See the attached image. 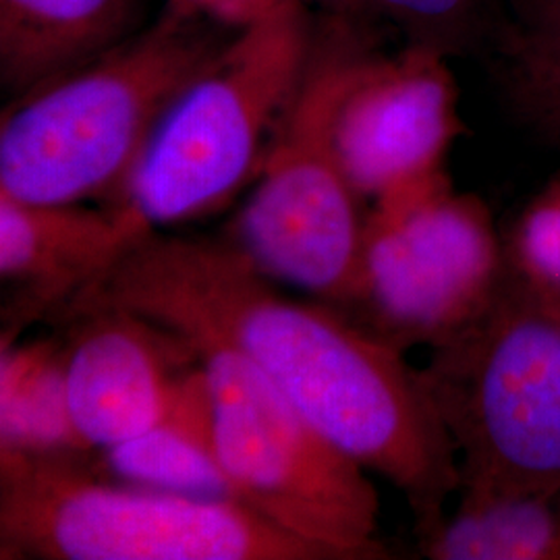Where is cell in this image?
I'll return each instance as SVG.
<instances>
[{
    "instance_id": "17",
    "label": "cell",
    "mask_w": 560,
    "mask_h": 560,
    "mask_svg": "<svg viewBox=\"0 0 560 560\" xmlns=\"http://www.w3.org/2000/svg\"><path fill=\"white\" fill-rule=\"evenodd\" d=\"M504 249L511 275L560 312V180L527 206Z\"/></svg>"
},
{
    "instance_id": "2",
    "label": "cell",
    "mask_w": 560,
    "mask_h": 560,
    "mask_svg": "<svg viewBox=\"0 0 560 560\" xmlns=\"http://www.w3.org/2000/svg\"><path fill=\"white\" fill-rule=\"evenodd\" d=\"M237 30L168 2L161 15L0 117V194L117 203L162 119Z\"/></svg>"
},
{
    "instance_id": "12",
    "label": "cell",
    "mask_w": 560,
    "mask_h": 560,
    "mask_svg": "<svg viewBox=\"0 0 560 560\" xmlns=\"http://www.w3.org/2000/svg\"><path fill=\"white\" fill-rule=\"evenodd\" d=\"M141 27V0H0V88L15 101Z\"/></svg>"
},
{
    "instance_id": "18",
    "label": "cell",
    "mask_w": 560,
    "mask_h": 560,
    "mask_svg": "<svg viewBox=\"0 0 560 560\" xmlns=\"http://www.w3.org/2000/svg\"><path fill=\"white\" fill-rule=\"evenodd\" d=\"M189 7L231 30H241L275 15L280 9L303 0H168Z\"/></svg>"
},
{
    "instance_id": "5",
    "label": "cell",
    "mask_w": 560,
    "mask_h": 560,
    "mask_svg": "<svg viewBox=\"0 0 560 560\" xmlns=\"http://www.w3.org/2000/svg\"><path fill=\"white\" fill-rule=\"evenodd\" d=\"M312 55L303 2L237 30L171 106L117 203L161 231L235 200L258 177Z\"/></svg>"
},
{
    "instance_id": "3",
    "label": "cell",
    "mask_w": 560,
    "mask_h": 560,
    "mask_svg": "<svg viewBox=\"0 0 560 560\" xmlns=\"http://www.w3.org/2000/svg\"><path fill=\"white\" fill-rule=\"evenodd\" d=\"M2 560H328L243 502L113 480L92 453L0 451Z\"/></svg>"
},
{
    "instance_id": "6",
    "label": "cell",
    "mask_w": 560,
    "mask_h": 560,
    "mask_svg": "<svg viewBox=\"0 0 560 560\" xmlns=\"http://www.w3.org/2000/svg\"><path fill=\"white\" fill-rule=\"evenodd\" d=\"M187 342L200 360L219 457L240 502L328 560L393 559L372 474L240 351L217 340Z\"/></svg>"
},
{
    "instance_id": "8",
    "label": "cell",
    "mask_w": 560,
    "mask_h": 560,
    "mask_svg": "<svg viewBox=\"0 0 560 560\" xmlns=\"http://www.w3.org/2000/svg\"><path fill=\"white\" fill-rule=\"evenodd\" d=\"M506 272L488 208L441 173L372 201L342 314L402 353L432 349L480 314Z\"/></svg>"
},
{
    "instance_id": "7",
    "label": "cell",
    "mask_w": 560,
    "mask_h": 560,
    "mask_svg": "<svg viewBox=\"0 0 560 560\" xmlns=\"http://www.w3.org/2000/svg\"><path fill=\"white\" fill-rule=\"evenodd\" d=\"M365 59L345 44H314L226 237L270 279L340 312L358 277L365 217L340 166L335 119Z\"/></svg>"
},
{
    "instance_id": "4",
    "label": "cell",
    "mask_w": 560,
    "mask_h": 560,
    "mask_svg": "<svg viewBox=\"0 0 560 560\" xmlns=\"http://www.w3.org/2000/svg\"><path fill=\"white\" fill-rule=\"evenodd\" d=\"M459 463L455 501L560 488V312L506 272L420 368Z\"/></svg>"
},
{
    "instance_id": "14",
    "label": "cell",
    "mask_w": 560,
    "mask_h": 560,
    "mask_svg": "<svg viewBox=\"0 0 560 560\" xmlns=\"http://www.w3.org/2000/svg\"><path fill=\"white\" fill-rule=\"evenodd\" d=\"M432 560H560V488L497 501H457L418 534Z\"/></svg>"
},
{
    "instance_id": "15",
    "label": "cell",
    "mask_w": 560,
    "mask_h": 560,
    "mask_svg": "<svg viewBox=\"0 0 560 560\" xmlns=\"http://www.w3.org/2000/svg\"><path fill=\"white\" fill-rule=\"evenodd\" d=\"M0 451L90 453L69 420L55 330L46 339L0 347Z\"/></svg>"
},
{
    "instance_id": "9",
    "label": "cell",
    "mask_w": 560,
    "mask_h": 560,
    "mask_svg": "<svg viewBox=\"0 0 560 560\" xmlns=\"http://www.w3.org/2000/svg\"><path fill=\"white\" fill-rule=\"evenodd\" d=\"M81 446L96 453L161 421L200 360L179 332L110 303H75L50 324Z\"/></svg>"
},
{
    "instance_id": "11",
    "label": "cell",
    "mask_w": 560,
    "mask_h": 560,
    "mask_svg": "<svg viewBox=\"0 0 560 560\" xmlns=\"http://www.w3.org/2000/svg\"><path fill=\"white\" fill-rule=\"evenodd\" d=\"M122 203H32L0 194V347L52 324L145 235Z\"/></svg>"
},
{
    "instance_id": "10",
    "label": "cell",
    "mask_w": 560,
    "mask_h": 560,
    "mask_svg": "<svg viewBox=\"0 0 560 560\" xmlns=\"http://www.w3.org/2000/svg\"><path fill=\"white\" fill-rule=\"evenodd\" d=\"M460 131L457 83L432 48L365 59L335 119L340 166L370 201L444 173Z\"/></svg>"
},
{
    "instance_id": "16",
    "label": "cell",
    "mask_w": 560,
    "mask_h": 560,
    "mask_svg": "<svg viewBox=\"0 0 560 560\" xmlns=\"http://www.w3.org/2000/svg\"><path fill=\"white\" fill-rule=\"evenodd\" d=\"M499 78L511 113L560 145V0H509Z\"/></svg>"
},
{
    "instance_id": "13",
    "label": "cell",
    "mask_w": 560,
    "mask_h": 560,
    "mask_svg": "<svg viewBox=\"0 0 560 560\" xmlns=\"http://www.w3.org/2000/svg\"><path fill=\"white\" fill-rule=\"evenodd\" d=\"M92 460L113 480L240 502L219 457L201 365L185 381L161 421L129 441L92 453Z\"/></svg>"
},
{
    "instance_id": "19",
    "label": "cell",
    "mask_w": 560,
    "mask_h": 560,
    "mask_svg": "<svg viewBox=\"0 0 560 560\" xmlns=\"http://www.w3.org/2000/svg\"><path fill=\"white\" fill-rule=\"evenodd\" d=\"M400 18L413 21H446L457 18L467 0H378Z\"/></svg>"
},
{
    "instance_id": "1",
    "label": "cell",
    "mask_w": 560,
    "mask_h": 560,
    "mask_svg": "<svg viewBox=\"0 0 560 560\" xmlns=\"http://www.w3.org/2000/svg\"><path fill=\"white\" fill-rule=\"evenodd\" d=\"M282 287L226 237L148 231L71 305H119L240 351L328 441L399 490L418 534L432 527L460 476L420 368L337 307Z\"/></svg>"
}]
</instances>
